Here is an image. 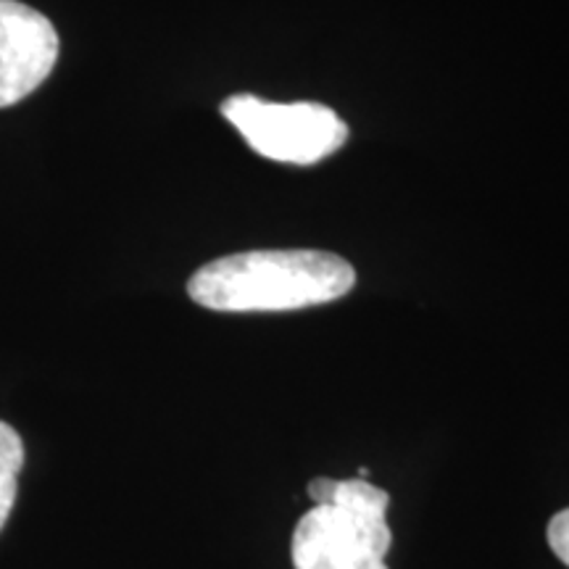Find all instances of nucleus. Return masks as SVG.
Masks as SVG:
<instances>
[{
	"label": "nucleus",
	"mask_w": 569,
	"mask_h": 569,
	"mask_svg": "<svg viewBox=\"0 0 569 569\" xmlns=\"http://www.w3.org/2000/svg\"><path fill=\"white\" fill-rule=\"evenodd\" d=\"M356 272L346 259L315 248L246 251L209 261L190 277L188 296L224 315L296 311L348 296Z\"/></svg>",
	"instance_id": "obj_1"
},
{
	"label": "nucleus",
	"mask_w": 569,
	"mask_h": 569,
	"mask_svg": "<svg viewBox=\"0 0 569 569\" xmlns=\"http://www.w3.org/2000/svg\"><path fill=\"white\" fill-rule=\"evenodd\" d=\"M388 490L365 478L338 480L330 503L311 507L293 530L296 569H388L393 543Z\"/></svg>",
	"instance_id": "obj_2"
},
{
	"label": "nucleus",
	"mask_w": 569,
	"mask_h": 569,
	"mask_svg": "<svg viewBox=\"0 0 569 569\" xmlns=\"http://www.w3.org/2000/svg\"><path fill=\"white\" fill-rule=\"evenodd\" d=\"M222 117L256 153L296 167H311L338 153L348 140L343 119L330 106L315 101L272 103L240 92L222 103Z\"/></svg>",
	"instance_id": "obj_3"
},
{
	"label": "nucleus",
	"mask_w": 569,
	"mask_h": 569,
	"mask_svg": "<svg viewBox=\"0 0 569 569\" xmlns=\"http://www.w3.org/2000/svg\"><path fill=\"white\" fill-rule=\"evenodd\" d=\"M59 61V32L46 13L0 0V109L24 101Z\"/></svg>",
	"instance_id": "obj_4"
},
{
	"label": "nucleus",
	"mask_w": 569,
	"mask_h": 569,
	"mask_svg": "<svg viewBox=\"0 0 569 569\" xmlns=\"http://www.w3.org/2000/svg\"><path fill=\"white\" fill-rule=\"evenodd\" d=\"M24 467V443L11 425L0 422V530L9 522L19 493V475Z\"/></svg>",
	"instance_id": "obj_5"
},
{
	"label": "nucleus",
	"mask_w": 569,
	"mask_h": 569,
	"mask_svg": "<svg viewBox=\"0 0 569 569\" xmlns=\"http://www.w3.org/2000/svg\"><path fill=\"white\" fill-rule=\"evenodd\" d=\"M546 538H549L551 551L557 553L561 565L569 567V509H561L559 515L551 517L549 530H546Z\"/></svg>",
	"instance_id": "obj_6"
},
{
	"label": "nucleus",
	"mask_w": 569,
	"mask_h": 569,
	"mask_svg": "<svg viewBox=\"0 0 569 569\" xmlns=\"http://www.w3.org/2000/svg\"><path fill=\"white\" fill-rule=\"evenodd\" d=\"M336 488H338V480L317 478L309 482V498L315 501V507H319V503H330L332 496H336Z\"/></svg>",
	"instance_id": "obj_7"
}]
</instances>
